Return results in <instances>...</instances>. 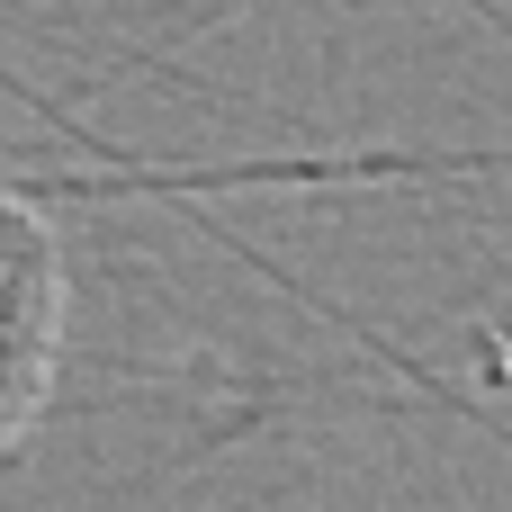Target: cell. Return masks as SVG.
<instances>
[{"mask_svg":"<svg viewBox=\"0 0 512 512\" xmlns=\"http://www.w3.org/2000/svg\"><path fill=\"white\" fill-rule=\"evenodd\" d=\"M63 315H72V288H63L54 225L18 189H0V459L36 432V414L54 396Z\"/></svg>","mask_w":512,"mask_h":512,"instance_id":"obj_1","label":"cell"}]
</instances>
